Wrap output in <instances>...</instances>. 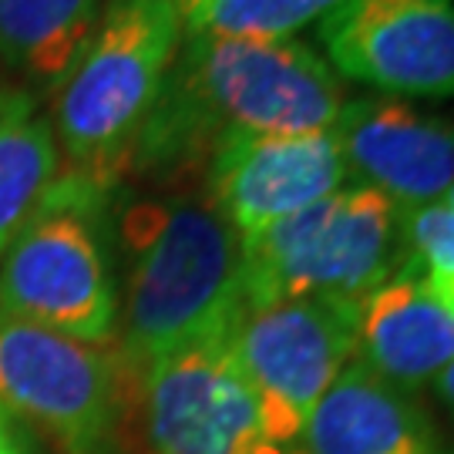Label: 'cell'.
<instances>
[{"mask_svg":"<svg viewBox=\"0 0 454 454\" xmlns=\"http://www.w3.org/2000/svg\"><path fill=\"white\" fill-rule=\"evenodd\" d=\"M343 84L303 41L182 34L162 95L131 155L138 172L206 162L232 135H307L333 129Z\"/></svg>","mask_w":454,"mask_h":454,"instance_id":"obj_1","label":"cell"},{"mask_svg":"<svg viewBox=\"0 0 454 454\" xmlns=\"http://www.w3.org/2000/svg\"><path fill=\"white\" fill-rule=\"evenodd\" d=\"M337 78L384 98H454V0H347L317 24Z\"/></svg>","mask_w":454,"mask_h":454,"instance_id":"obj_7","label":"cell"},{"mask_svg":"<svg viewBox=\"0 0 454 454\" xmlns=\"http://www.w3.org/2000/svg\"><path fill=\"white\" fill-rule=\"evenodd\" d=\"M61 176V148L31 88L0 78V256Z\"/></svg>","mask_w":454,"mask_h":454,"instance_id":"obj_15","label":"cell"},{"mask_svg":"<svg viewBox=\"0 0 454 454\" xmlns=\"http://www.w3.org/2000/svg\"><path fill=\"white\" fill-rule=\"evenodd\" d=\"M431 387H434V397L441 401V407L454 414V357H451V364L434 377V384H431Z\"/></svg>","mask_w":454,"mask_h":454,"instance_id":"obj_18","label":"cell"},{"mask_svg":"<svg viewBox=\"0 0 454 454\" xmlns=\"http://www.w3.org/2000/svg\"><path fill=\"white\" fill-rule=\"evenodd\" d=\"M347 182L333 129L307 135H232L206 159V202L239 239L309 209Z\"/></svg>","mask_w":454,"mask_h":454,"instance_id":"obj_10","label":"cell"},{"mask_svg":"<svg viewBox=\"0 0 454 454\" xmlns=\"http://www.w3.org/2000/svg\"><path fill=\"white\" fill-rule=\"evenodd\" d=\"M290 454H303V451H300V448H290Z\"/></svg>","mask_w":454,"mask_h":454,"instance_id":"obj_23","label":"cell"},{"mask_svg":"<svg viewBox=\"0 0 454 454\" xmlns=\"http://www.w3.org/2000/svg\"><path fill=\"white\" fill-rule=\"evenodd\" d=\"M0 454H20L17 451V444H14V438H11V431L0 424Z\"/></svg>","mask_w":454,"mask_h":454,"instance_id":"obj_21","label":"cell"},{"mask_svg":"<svg viewBox=\"0 0 454 454\" xmlns=\"http://www.w3.org/2000/svg\"><path fill=\"white\" fill-rule=\"evenodd\" d=\"M347 0H206L185 17V34L246 37V41H293L320 24Z\"/></svg>","mask_w":454,"mask_h":454,"instance_id":"obj_16","label":"cell"},{"mask_svg":"<svg viewBox=\"0 0 454 454\" xmlns=\"http://www.w3.org/2000/svg\"><path fill=\"white\" fill-rule=\"evenodd\" d=\"M168 4H172V7H176V11H179V14H182V20H185V17L192 14L195 7H202L206 0H168Z\"/></svg>","mask_w":454,"mask_h":454,"instance_id":"obj_20","label":"cell"},{"mask_svg":"<svg viewBox=\"0 0 454 454\" xmlns=\"http://www.w3.org/2000/svg\"><path fill=\"white\" fill-rule=\"evenodd\" d=\"M347 179L387 195L401 212L441 202L454 182V118L401 98L343 101L333 121Z\"/></svg>","mask_w":454,"mask_h":454,"instance_id":"obj_11","label":"cell"},{"mask_svg":"<svg viewBox=\"0 0 454 454\" xmlns=\"http://www.w3.org/2000/svg\"><path fill=\"white\" fill-rule=\"evenodd\" d=\"M404 260L418 262L427 276L454 273V212L448 206H424L401 215Z\"/></svg>","mask_w":454,"mask_h":454,"instance_id":"obj_17","label":"cell"},{"mask_svg":"<svg viewBox=\"0 0 454 454\" xmlns=\"http://www.w3.org/2000/svg\"><path fill=\"white\" fill-rule=\"evenodd\" d=\"M454 357V313L418 262L377 283L354 303V364L390 387L418 394Z\"/></svg>","mask_w":454,"mask_h":454,"instance_id":"obj_12","label":"cell"},{"mask_svg":"<svg viewBox=\"0 0 454 454\" xmlns=\"http://www.w3.org/2000/svg\"><path fill=\"white\" fill-rule=\"evenodd\" d=\"M105 199L67 176L54 179L0 256V320L112 343L118 293L95 223Z\"/></svg>","mask_w":454,"mask_h":454,"instance_id":"obj_5","label":"cell"},{"mask_svg":"<svg viewBox=\"0 0 454 454\" xmlns=\"http://www.w3.org/2000/svg\"><path fill=\"white\" fill-rule=\"evenodd\" d=\"M303 454H451L418 394L350 364L320 397L296 441Z\"/></svg>","mask_w":454,"mask_h":454,"instance_id":"obj_13","label":"cell"},{"mask_svg":"<svg viewBox=\"0 0 454 454\" xmlns=\"http://www.w3.org/2000/svg\"><path fill=\"white\" fill-rule=\"evenodd\" d=\"M441 206H448V209L454 212V182H451V189H448V195L441 199Z\"/></svg>","mask_w":454,"mask_h":454,"instance_id":"obj_22","label":"cell"},{"mask_svg":"<svg viewBox=\"0 0 454 454\" xmlns=\"http://www.w3.org/2000/svg\"><path fill=\"white\" fill-rule=\"evenodd\" d=\"M401 215L387 195L347 182L309 209L239 239L246 307L296 296L357 303L404 262Z\"/></svg>","mask_w":454,"mask_h":454,"instance_id":"obj_4","label":"cell"},{"mask_svg":"<svg viewBox=\"0 0 454 454\" xmlns=\"http://www.w3.org/2000/svg\"><path fill=\"white\" fill-rule=\"evenodd\" d=\"M226 347L260 404L270 441L296 448L313 407L354 364V303L296 296L246 307Z\"/></svg>","mask_w":454,"mask_h":454,"instance_id":"obj_6","label":"cell"},{"mask_svg":"<svg viewBox=\"0 0 454 454\" xmlns=\"http://www.w3.org/2000/svg\"><path fill=\"white\" fill-rule=\"evenodd\" d=\"M226 340L182 350L142 373L152 454H290L266 434Z\"/></svg>","mask_w":454,"mask_h":454,"instance_id":"obj_9","label":"cell"},{"mask_svg":"<svg viewBox=\"0 0 454 454\" xmlns=\"http://www.w3.org/2000/svg\"><path fill=\"white\" fill-rule=\"evenodd\" d=\"M108 0H0V65L24 88L58 95Z\"/></svg>","mask_w":454,"mask_h":454,"instance_id":"obj_14","label":"cell"},{"mask_svg":"<svg viewBox=\"0 0 454 454\" xmlns=\"http://www.w3.org/2000/svg\"><path fill=\"white\" fill-rule=\"evenodd\" d=\"M185 20L168 0H108L78 65L54 95L61 176L108 195L162 95Z\"/></svg>","mask_w":454,"mask_h":454,"instance_id":"obj_3","label":"cell"},{"mask_svg":"<svg viewBox=\"0 0 454 454\" xmlns=\"http://www.w3.org/2000/svg\"><path fill=\"white\" fill-rule=\"evenodd\" d=\"M129 260L125 367L226 340L246 309L243 243L206 199H142L121 212Z\"/></svg>","mask_w":454,"mask_h":454,"instance_id":"obj_2","label":"cell"},{"mask_svg":"<svg viewBox=\"0 0 454 454\" xmlns=\"http://www.w3.org/2000/svg\"><path fill=\"white\" fill-rule=\"evenodd\" d=\"M431 283H434L438 296L444 300V307H448L454 313V273H448V276H431Z\"/></svg>","mask_w":454,"mask_h":454,"instance_id":"obj_19","label":"cell"},{"mask_svg":"<svg viewBox=\"0 0 454 454\" xmlns=\"http://www.w3.org/2000/svg\"><path fill=\"white\" fill-rule=\"evenodd\" d=\"M0 407L95 454L118 414V360L98 343L0 320Z\"/></svg>","mask_w":454,"mask_h":454,"instance_id":"obj_8","label":"cell"},{"mask_svg":"<svg viewBox=\"0 0 454 454\" xmlns=\"http://www.w3.org/2000/svg\"><path fill=\"white\" fill-rule=\"evenodd\" d=\"M451 454H454V451H451Z\"/></svg>","mask_w":454,"mask_h":454,"instance_id":"obj_24","label":"cell"}]
</instances>
